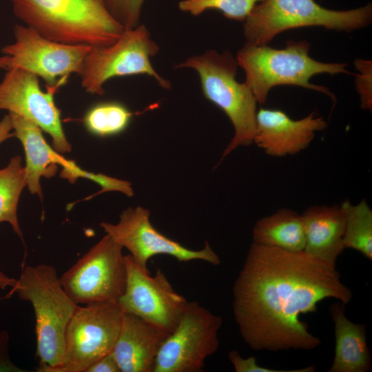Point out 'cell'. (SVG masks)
I'll use <instances>...</instances> for the list:
<instances>
[{"instance_id": "obj_19", "label": "cell", "mask_w": 372, "mask_h": 372, "mask_svg": "<svg viewBox=\"0 0 372 372\" xmlns=\"http://www.w3.org/2000/svg\"><path fill=\"white\" fill-rule=\"evenodd\" d=\"M345 305L339 301L329 306L334 323L335 355L329 372H366L371 360L366 340V327L345 316Z\"/></svg>"}, {"instance_id": "obj_1", "label": "cell", "mask_w": 372, "mask_h": 372, "mask_svg": "<svg viewBox=\"0 0 372 372\" xmlns=\"http://www.w3.org/2000/svg\"><path fill=\"white\" fill-rule=\"evenodd\" d=\"M327 298L344 304L352 298L335 263L252 242L233 287V313L254 350H311L321 340L300 316L316 312Z\"/></svg>"}, {"instance_id": "obj_32", "label": "cell", "mask_w": 372, "mask_h": 372, "mask_svg": "<svg viewBox=\"0 0 372 372\" xmlns=\"http://www.w3.org/2000/svg\"><path fill=\"white\" fill-rule=\"evenodd\" d=\"M9 64V59L7 56L3 55L0 56V69L8 70Z\"/></svg>"}, {"instance_id": "obj_9", "label": "cell", "mask_w": 372, "mask_h": 372, "mask_svg": "<svg viewBox=\"0 0 372 372\" xmlns=\"http://www.w3.org/2000/svg\"><path fill=\"white\" fill-rule=\"evenodd\" d=\"M220 316L196 301H187L174 329L157 353L153 372H201L205 360L218 349Z\"/></svg>"}, {"instance_id": "obj_28", "label": "cell", "mask_w": 372, "mask_h": 372, "mask_svg": "<svg viewBox=\"0 0 372 372\" xmlns=\"http://www.w3.org/2000/svg\"><path fill=\"white\" fill-rule=\"evenodd\" d=\"M14 365L9 355V334L6 330L0 331V372H24Z\"/></svg>"}, {"instance_id": "obj_31", "label": "cell", "mask_w": 372, "mask_h": 372, "mask_svg": "<svg viewBox=\"0 0 372 372\" xmlns=\"http://www.w3.org/2000/svg\"><path fill=\"white\" fill-rule=\"evenodd\" d=\"M17 280L10 278L5 273L0 271V288L2 289H6L8 287L11 288L15 285Z\"/></svg>"}, {"instance_id": "obj_14", "label": "cell", "mask_w": 372, "mask_h": 372, "mask_svg": "<svg viewBox=\"0 0 372 372\" xmlns=\"http://www.w3.org/2000/svg\"><path fill=\"white\" fill-rule=\"evenodd\" d=\"M55 88L43 92L39 77L25 70L14 68L7 70L0 83V110H7L27 118L48 133L52 147L60 154L70 152L61 119V110L54 100Z\"/></svg>"}, {"instance_id": "obj_22", "label": "cell", "mask_w": 372, "mask_h": 372, "mask_svg": "<svg viewBox=\"0 0 372 372\" xmlns=\"http://www.w3.org/2000/svg\"><path fill=\"white\" fill-rule=\"evenodd\" d=\"M25 187V172L22 158L15 156L6 167L0 169V223H9L21 239L23 234L17 218V206Z\"/></svg>"}, {"instance_id": "obj_27", "label": "cell", "mask_w": 372, "mask_h": 372, "mask_svg": "<svg viewBox=\"0 0 372 372\" xmlns=\"http://www.w3.org/2000/svg\"><path fill=\"white\" fill-rule=\"evenodd\" d=\"M355 65L361 72L357 76L356 86L360 96L361 107L364 110H371V62L357 59Z\"/></svg>"}, {"instance_id": "obj_30", "label": "cell", "mask_w": 372, "mask_h": 372, "mask_svg": "<svg viewBox=\"0 0 372 372\" xmlns=\"http://www.w3.org/2000/svg\"><path fill=\"white\" fill-rule=\"evenodd\" d=\"M12 130V123L10 115H5L0 121V144L6 140L14 136Z\"/></svg>"}, {"instance_id": "obj_2", "label": "cell", "mask_w": 372, "mask_h": 372, "mask_svg": "<svg viewBox=\"0 0 372 372\" xmlns=\"http://www.w3.org/2000/svg\"><path fill=\"white\" fill-rule=\"evenodd\" d=\"M12 4L17 19L58 43L109 45L124 31L105 0H12Z\"/></svg>"}, {"instance_id": "obj_4", "label": "cell", "mask_w": 372, "mask_h": 372, "mask_svg": "<svg viewBox=\"0 0 372 372\" xmlns=\"http://www.w3.org/2000/svg\"><path fill=\"white\" fill-rule=\"evenodd\" d=\"M309 49L310 43L307 41H289L282 49L246 43L236 59L238 65L245 71V83L258 103L266 102L271 88L285 85L320 92L335 101L327 87L313 85L309 81L313 76L322 73H349L345 69L347 64L318 61L309 56Z\"/></svg>"}, {"instance_id": "obj_16", "label": "cell", "mask_w": 372, "mask_h": 372, "mask_svg": "<svg viewBox=\"0 0 372 372\" xmlns=\"http://www.w3.org/2000/svg\"><path fill=\"white\" fill-rule=\"evenodd\" d=\"M327 126L314 112L294 120L280 110L260 108L256 112V130L253 143L271 156L298 154Z\"/></svg>"}, {"instance_id": "obj_12", "label": "cell", "mask_w": 372, "mask_h": 372, "mask_svg": "<svg viewBox=\"0 0 372 372\" xmlns=\"http://www.w3.org/2000/svg\"><path fill=\"white\" fill-rule=\"evenodd\" d=\"M126 285L117 305L123 313L132 314L167 333L176 327L187 303L165 273L157 268L152 276L131 256H125Z\"/></svg>"}, {"instance_id": "obj_13", "label": "cell", "mask_w": 372, "mask_h": 372, "mask_svg": "<svg viewBox=\"0 0 372 372\" xmlns=\"http://www.w3.org/2000/svg\"><path fill=\"white\" fill-rule=\"evenodd\" d=\"M149 217L147 209L128 207L120 214L117 223L103 222L100 226L145 269H148L147 263L152 256L161 254L171 256L179 262L199 260L215 266L220 265V258L208 242L201 249H188L160 233L152 225Z\"/></svg>"}, {"instance_id": "obj_6", "label": "cell", "mask_w": 372, "mask_h": 372, "mask_svg": "<svg viewBox=\"0 0 372 372\" xmlns=\"http://www.w3.org/2000/svg\"><path fill=\"white\" fill-rule=\"evenodd\" d=\"M372 7L333 10L314 0H262L244 21L247 43L267 45L278 34L293 28L318 26L327 30L351 31L370 24Z\"/></svg>"}, {"instance_id": "obj_10", "label": "cell", "mask_w": 372, "mask_h": 372, "mask_svg": "<svg viewBox=\"0 0 372 372\" xmlns=\"http://www.w3.org/2000/svg\"><path fill=\"white\" fill-rule=\"evenodd\" d=\"M123 315L115 302L79 305L66 329L63 360L52 372H85L94 362L112 353Z\"/></svg>"}, {"instance_id": "obj_23", "label": "cell", "mask_w": 372, "mask_h": 372, "mask_svg": "<svg viewBox=\"0 0 372 372\" xmlns=\"http://www.w3.org/2000/svg\"><path fill=\"white\" fill-rule=\"evenodd\" d=\"M132 116V113L123 104L105 101L90 108L83 118V123L91 134L105 137L123 132Z\"/></svg>"}, {"instance_id": "obj_3", "label": "cell", "mask_w": 372, "mask_h": 372, "mask_svg": "<svg viewBox=\"0 0 372 372\" xmlns=\"http://www.w3.org/2000/svg\"><path fill=\"white\" fill-rule=\"evenodd\" d=\"M14 293L30 302L36 318L37 371L52 372L64 355L67 327L79 305L63 289L56 269L41 264L23 268L8 298Z\"/></svg>"}, {"instance_id": "obj_5", "label": "cell", "mask_w": 372, "mask_h": 372, "mask_svg": "<svg viewBox=\"0 0 372 372\" xmlns=\"http://www.w3.org/2000/svg\"><path fill=\"white\" fill-rule=\"evenodd\" d=\"M237 66L236 59L230 52L220 54L214 50L176 66L192 68L198 73L204 96L227 114L234 126V136L221 160L238 147L252 144L256 130L258 102L251 88L236 79Z\"/></svg>"}, {"instance_id": "obj_20", "label": "cell", "mask_w": 372, "mask_h": 372, "mask_svg": "<svg viewBox=\"0 0 372 372\" xmlns=\"http://www.w3.org/2000/svg\"><path fill=\"white\" fill-rule=\"evenodd\" d=\"M253 242L291 251H303L304 233L301 214L282 208L258 220L252 231Z\"/></svg>"}, {"instance_id": "obj_7", "label": "cell", "mask_w": 372, "mask_h": 372, "mask_svg": "<svg viewBox=\"0 0 372 372\" xmlns=\"http://www.w3.org/2000/svg\"><path fill=\"white\" fill-rule=\"evenodd\" d=\"M158 45L150 38L144 25L124 30L113 43L91 46L81 74V87L92 94H105L104 85L112 78L145 74L154 77L164 89L171 83L154 70L150 57L158 52Z\"/></svg>"}, {"instance_id": "obj_29", "label": "cell", "mask_w": 372, "mask_h": 372, "mask_svg": "<svg viewBox=\"0 0 372 372\" xmlns=\"http://www.w3.org/2000/svg\"><path fill=\"white\" fill-rule=\"evenodd\" d=\"M85 372H121V370L116 359L110 353L94 362Z\"/></svg>"}, {"instance_id": "obj_15", "label": "cell", "mask_w": 372, "mask_h": 372, "mask_svg": "<svg viewBox=\"0 0 372 372\" xmlns=\"http://www.w3.org/2000/svg\"><path fill=\"white\" fill-rule=\"evenodd\" d=\"M10 115L14 136L21 143L25 156V183L32 194L43 198L40 184L41 177L51 178L61 166V177L70 183L79 178L94 181L96 174L87 172L79 167L74 161L63 157L46 142L42 130L33 122L14 114Z\"/></svg>"}, {"instance_id": "obj_25", "label": "cell", "mask_w": 372, "mask_h": 372, "mask_svg": "<svg viewBox=\"0 0 372 372\" xmlns=\"http://www.w3.org/2000/svg\"><path fill=\"white\" fill-rule=\"evenodd\" d=\"M144 0H105L111 15L124 28L130 30L138 25Z\"/></svg>"}, {"instance_id": "obj_18", "label": "cell", "mask_w": 372, "mask_h": 372, "mask_svg": "<svg viewBox=\"0 0 372 372\" xmlns=\"http://www.w3.org/2000/svg\"><path fill=\"white\" fill-rule=\"evenodd\" d=\"M304 251L321 260L335 263L342 253L344 216L340 205H314L302 214Z\"/></svg>"}, {"instance_id": "obj_24", "label": "cell", "mask_w": 372, "mask_h": 372, "mask_svg": "<svg viewBox=\"0 0 372 372\" xmlns=\"http://www.w3.org/2000/svg\"><path fill=\"white\" fill-rule=\"evenodd\" d=\"M262 0H183L179 2L181 11L198 16L207 10L220 11L229 19L244 21L254 8Z\"/></svg>"}, {"instance_id": "obj_21", "label": "cell", "mask_w": 372, "mask_h": 372, "mask_svg": "<svg viewBox=\"0 0 372 372\" xmlns=\"http://www.w3.org/2000/svg\"><path fill=\"white\" fill-rule=\"evenodd\" d=\"M344 216L343 246L372 260V210L366 201L353 205L346 200L340 205Z\"/></svg>"}, {"instance_id": "obj_26", "label": "cell", "mask_w": 372, "mask_h": 372, "mask_svg": "<svg viewBox=\"0 0 372 372\" xmlns=\"http://www.w3.org/2000/svg\"><path fill=\"white\" fill-rule=\"evenodd\" d=\"M228 357L236 372H313L315 371V367L313 366L295 370H276L262 367L257 364L255 357L250 356L244 358L236 350L229 351Z\"/></svg>"}, {"instance_id": "obj_8", "label": "cell", "mask_w": 372, "mask_h": 372, "mask_svg": "<svg viewBox=\"0 0 372 372\" xmlns=\"http://www.w3.org/2000/svg\"><path fill=\"white\" fill-rule=\"evenodd\" d=\"M123 247L105 234L59 278L69 297L78 305L117 303L127 278Z\"/></svg>"}, {"instance_id": "obj_17", "label": "cell", "mask_w": 372, "mask_h": 372, "mask_svg": "<svg viewBox=\"0 0 372 372\" xmlns=\"http://www.w3.org/2000/svg\"><path fill=\"white\" fill-rule=\"evenodd\" d=\"M167 335L137 316L123 313L112 351L121 372H153L157 353Z\"/></svg>"}, {"instance_id": "obj_11", "label": "cell", "mask_w": 372, "mask_h": 372, "mask_svg": "<svg viewBox=\"0 0 372 372\" xmlns=\"http://www.w3.org/2000/svg\"><path fill=\"white\" fill-rule=\"evenodd\" d=\"M13 34L14 41L1 48L9 59L8 70L28 71L56 90L72 74L81 75L90 45L58 43L25 25H14Z\"/></svg>"}]
</instances>
